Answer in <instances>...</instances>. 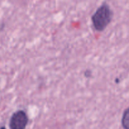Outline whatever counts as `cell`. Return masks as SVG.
<instances>
[{"mask_svg": "<svg viewBox=\"0 0 129 129\" xmlns=\"http://www.w3.org/2000/svg\"><path fill=\"white\" fill-rule=\"evenodd\" d=\"M28 120V117L26 112L23 110H18L11 115L9 123L10 128L25 129Z\"/></svg>", "mask_w": 129, "mask_h": 129, "instance_id": "7a4b0ae2", "label": "cell"}, {"mask_svg": "<svg viewBox=\"0 0 129 129\" xmlns=\"http://www.w3.org/2000/svg\"><path fill=\"white\" fill-rule=\"evenodd\" d=\"M113 11L107 2H103L91 16L92 24L96 31H103L112 21Z\"/></svg>", "mask_w": 129, "mask_h": 129, "instance_id": "6da1fadb", "label": "cell"}, {"mask_svg": "<svg viewBox=\"0 0 129 129\" xmlns=\"http://www.w3.org/2000/svg\"><path fill=\"white\" fill-rule=\"evenodd\" d=\"M122 126L123 129H129V109L127 108L123 112L122 117Z\"/></svg>", "mask_w": 129, "mask_h": 129, "instance_id": "3957f363", "label": "cell"}, {"mask_svg": "<svg viewBox=\"0 0 129 129\" xmlns=\"http://www.w3.org/2000/svg\"><path fill=\"white\" fill-rule=\"evenodd\" d=\"M115 82H116V83H118L120 82V80H119V79H118V78H117V79H115Z\"/></svg>", "mask_w": 129, "mask_h": 129, "instance_id": "5b68a950", "label": "cell"}, {"mask_svg": "<svg viewBox=\"0 0 129 129\" xmlns=\"http://www.w3.org/2000/svg\"><path fill=\"white\" fill-rule=\"evenodd\" d=\"M84 76L86 78H90L92 76V71L91 70H86L84 72Z\"/></svg>", "mask_w": 129, "mask_h": 129, "instance_id": "277c9868", "label": "cell"}, {"mask_svg": "<svg viewBox=\"0 0 129 129\" xmlns=\"http://www.w3.org/2000/svg\"><path fill=\"white\" fill-rule=\"evenodd\" d=\"M0 129H6V127H5V126H3V127H1V128H0Z\"/></svg>", "mask_w": 129, "mask_h": 129, "instance_id": "8992f818", "label": "cell"}]
</instances>
